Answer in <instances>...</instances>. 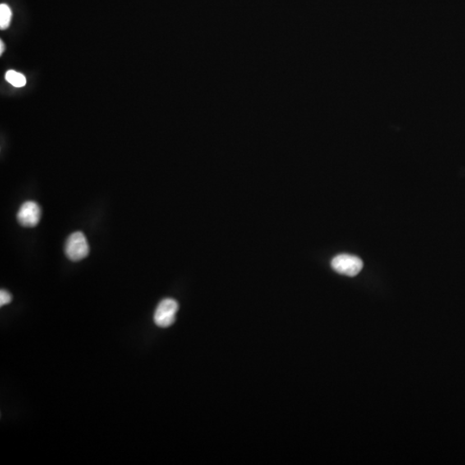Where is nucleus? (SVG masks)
Listing matches in <instances>:
<instances>
[{"label":"nucleus","mask_w":465,"mask_h":465,"mask_svg":"<svg viewBox=\"0 0 465 465\" xmlns=\"http://www.w3.org/2000/svg\"><path fill=\"white\" fill-rule=\"evenodd\" d=\"M90 247L85 235L82 232L73 233L69 236L65 246V253L71 261H80L88 256Z\"/></svg>","instance_id":"nucleus-1"},{"label":"nucleus","mask_w":465,"mask_h":465,"mask_svg":"<svg viewBox=\"0 0 465 465\" xmlns=\"http://www.w3.org/2000/svg\"><path fill=\"white\" fill-rule=\"evenodd\" d=\"M331 265L336 273L348 277H355L361 272L363 261L359 257L350 254H339L333 258Z\"/></svg>","instance_id":"nucleus-2"},{"label":"nucleus","mask_w":465,"mask_h":465,"mask_svg":"<svg viewBox=\"0 0 465 465\" xmlns=\"http://www.w3.org/2000/svg\"><path fill=\"white\" fill-rule=\"evenodd\" d=\"M178 303L173 299H164L159 302L154 313V323L159 328H168L176 320Z\"/></svg>","instance_id":"nucleus-3"},{"label":"nucleus","mask_w":465,"mask_h":465,"mask_svg":"<svg viewBox=\"0 0 465 465\" xmlns=\"http://www.w3.org/2000/svg\"><path fill=\"white\" fill-rule=\"evenodd\" d=\"M41 214L42 210L39 204L35 202L27 201L22 204L16 218L23 227H33L40 222Z\"/></svg>","instance_id":"nucleus-4"},{"label":"nucleus","mask_w":465,"mask_h":465,"mask_svg":"<svg viewBox=\"0 0 465 465\" xmlns=\"http://www.w3.org/2000/svg\"><path fill=\"white\" fill-rule=\"evenodd\" d=\"M6 80L15 87H23L26 85V78L24 74L14 70H10L6 73Z\"/></svg>","instance_id":"nucleus-5"},{"label":"nucleus","mask_w":465,"mask_h":465,"mask_svg":"<svg viewBox=\"0 0 465 465\" xmlns=\"http://www.w3.org/2000/svg\"><path fill=\"white\" fill-rule=\"evenodd\" d=\"M12 12L7 5L1 4L0 5V29H6L8 28L11 24Z\"/></svg>","instance_id":"nucleus-6"},{"label":"nucleus","mask_w":465,"mask_h":465,"mask_svg":"<svg viewBox=\"0 0 465 465\" xmlns=\"http://www.w3.org/2000/svg\"><path fill=\"white\" fill-rule=\"evenodd\" d=\"M11 300H12V296H11V294L9 293L8 291H6V290H1V291H0V305L4 306V305L10 303Z\"/></svg>","instance_id":"nucleus-7"},{"label":"nucleus","mask_w":465,"mask_h":465,"mask_svg":"<svg viewBox=\"0 0 465 465\" xmlns=\"http://www.w3.org/2000/svg\"><path fill=\"white\" fill-rule=\"evenodd\" d=\"M4 49H5V46H4L3 42H1V43H0V53H1V55L3 53Z\"/></svg>","instance_id":"nucleus-8"}]
</instances>
